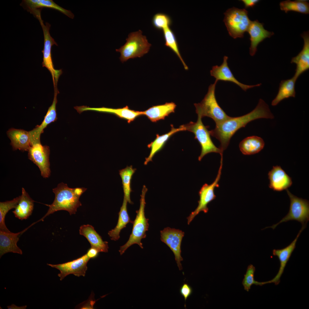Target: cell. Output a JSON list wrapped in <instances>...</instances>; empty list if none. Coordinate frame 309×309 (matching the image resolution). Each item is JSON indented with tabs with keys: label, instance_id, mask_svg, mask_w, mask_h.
Listing matches in <instances>:
<instances>
[{
	"label": "cell",
	"instance_id": "18",
	"mask_svg": "<svg viewBox=\"0 0 309 309\" xmlns=\"http://www.w3.org/2000/svg\"><path fill=\"white\" fill-rule=\"evenodd\" d=\"M269 187L273 190L281 191L286 190L292 185V179L278 165L273 166L268 173Z\"/></svg>",
	"mask_w": 309,
	"mask_h": 309
},
{
	"label": "cell",
	"instance_id": "28",
	"mask_svg": "<svg viewBox=\"0 0 309 309\" xmlns=\"http://www.w3.org/2000/svg\"><path fill=\"white\" fill-rule=\"evenodd\" d=\"M128 201L124 197L122 205L118 213V218L117 224L113 229L109 231L108 234L110 239L116 241L120 238V233L121 231L126 227V225L129 223H133V221L130 220L127 211Z\"/></svg>",
	"mask_w": 309,
	"mask_h": 309
},
{
	"label": "cell",
	"instance_id": "11",
	"mask_svg": "<svg viewBox=\"0 0 309 309\" xmlns=\"http://www.w3.org/2000/svg\"><path fill=\"white\" fill-rule=\"evenodd\" d=\"M184 232L181 230L166 227L161 231V240L166 244L173 252L179 270L182 269L181 262L183 260L181 256V246Z\"/></svg>",
	"mask_w": 309,
	"mask_h": 309
},
{
	"label": "cell",
	"instance_id": "25",
	"mask_svg": "<svg viewBox=\"0 0 309 309\" xmlns=\"http://www.w3.org/2000/svg\"><path fill=\"white\" fill-rule=\"evenodd\" d=\"M7 134L14 150L28 151L31 146L28 131L12 128L7 131Z\"/></svg>",
	"mask_w": 309,
	"mask_h": 309
},
{
	"label": "cell",
	"instance_id": "14",
	"mask_svg": "<svg viewBox=\"0 0 309 309\" xmlns=\"http://www.w3.org/2000/svg\"><path fill=\"white\" fill-rule=\"evenodd\" d=\"M306 227L305 226H302L296 238L289 245L282 249L273 250V255L277 257L280 261V268L278 273L274 277L270 280L263 282L264 285L271 283H274L276 285L279 284L286 264L296 247L298 239L301 233Z\"/></svg>",
	"mask_w": 309,
	"mask_h": 309
},
{
	"label": "cell",
	"instance_id": "15",
	"mask_svg": "<svg viewBox=\"0 0 309 309\" xmlns=\"http://www.w3.org/2000/svg\"><path fill=\"white\" fill-rule=\"evenodd\" d=\"M228 57L224 56L223 62L219 66L216 65L212 67L210 73L211 76L215 79V81L219 80L232 82L237 85L243 90L246 91L248 89L255 87L260 86L261 84L255 85H247L243 84L235 78L228 66L227 63Z\"/></svg>",
	"mask_w": 309,
	"mask_h": 309
},
{
	"label": "cell",
	"instance_id": "34",
	"mask_svg": "<svg viewBox=\"0 0 309 309\" xmlns=\"http://www.w3.org/2000/svg\"><path fill=\"white\" fill-rule=\"evenodd\" d=\"M20 196L11 201L0 202V229L6 232H10L5 223V218L6 214L11 209L15 208L18 203Z\"/></svg>",
	"mask_w": 309,
	"mask_h": 309
},
{
	"label": "cell",
	"instance_id": "5",
	"mask_svg": "<svg viewBox=\"0 0 309 309\" xmlns=\"http://www.w3.org/2000/svg\"><path fill=\"white\" fill-rule=\"evenodd\" d=\"M217 81H215L208 88V92L200 102L195 103L196 112L201 118L208 117L212 119L217 124L228 119V116L218 104L215 96V89Z\"/></svg>",
	"mask_w": 309,
	"mask_h": 309
},
{
	"label": "cell",
	"instance_id": "23",
	"mask_svg": "<svg viewBox=\"0 0 309 309\" xmlns=\"http://www.w3.org/2000/svg\"><path fill=\"white\" fill-rule=\"evenodd\" d=\"M171 130L170 131L162 135H156V137L152 142L149 144L147 146L150 149L148 156L146 158L144 162V165H146L152 161L155 155L161 150L165 146L166 142L173 134L181 131H185L184 125L180 126L179 128H175L173 125H171Z\"/></svg>",
	"mask_w": 309,
	"mask_h": 309
},
{
	"label": "cell",
	"instance_id": "4",
	"mask_svg": "<svg viewBox=\"0 0 309 309\" xmlns=\"http://www.w3.org/2000/svg\"><path fill=\"white\" fill-rule=\"evenodd\" d=\"M126 42L116 52L120 53V61L123 63L130 59L140 58L148 52L151 44L140 30L129 33Z\"/></svg>",
	"mask_w": 309,
	"mask_h": 309
},
{
	"label": "cell",
	"instance_id": "26",
	"mask_svg": "<svg viewBox=\"0 0 309 309\" xmlns=\"http://www.w3.org/2000/svg\"><path fill=\"white\" fill-rule=\"evenodd\" d=\"M176 106L173 102L154 106L142 111V115L146 116L151 122H156L164 119L170 114L174 112Z\"/></svg>",
	"mask_w": 309,
	"mask_h": 309
},
{
	"label": "cell",
	"instance_id": "40",
	"mask_svg": "<svg viewBox=\"0 0 309 309\" xmlns=\"http://www.w3.org/2000/svg\"><path fill=\"white\" fill-rule=\"evenodd\" d=\"M8 309H25L27 307L26 305L22 306H19L14 304H12L11 305L7 306Z\"/></svg>",
	"mask_w": 309,
	"mask_h": 309
},
{
	"label": "cell",
	"instance_id": "3",
	"mask_svg": "<svg viewBox=\"0 0 309 309\" xmlns=\"http://www.w3.org/2000/svg\"><path fill=\"white\" fill-rule=\"evenodd\" d=\"M147 190L146 186L143 185L140 195V207L139 209L136 211V215L133 223L132 233L127 241L120 247L119 251L121 255L128 248L134 244H137L141 248H143L141 240L146 237V232L148 230L149 227L148 219L145 217L144 213L146 204L145 196Z\"/></svg>",
	"mask_w": 309,
	"mask_h": 309
},
{
	"label": "cell",
	"instance_id": "1",
	"mask_svg": "<svg viewBox=\"0 0 309 309\" xmlns=\"http://www.w3.org/2000/svg\"><path fill=\"white\" fill-rule=\"evenodd\" d=\"M274 116L268 105L260 99L255 108L248 113L238 117L230 116L226 120L216 124L215 128L209 131L210 135L220 143L219 148L223 151L227 148L231 137L239 129L244 127L249 122L261 118L272 119Z\"/></svg>",
	"mask_w": 309,
	"mask_h": 309
},
{
	"label": "cell",
	"instance_id": "21",
	"mask_svg": "<svg viewBox=\"0 0 309 309\" xmlns=\"http://www.w3.org/2000/svg\"><path fill=\"white\" fill-rule=\"evenodd\" d=\"M29 227L22 231L13 233L0 230V257L9 252L22 254L21 250L17 246L20 235Z\"/></svg>",
	"mask_w": 309,
	"mask_h": 309
},
{
	"label": "cell",
	"instance_id": "19",
	"mask_svg": "<svg viewBox=\"0 0 309 309\" xmlns=\"http://www.w3.org/2000/svg\"><path fill=\"white\" fill-rule=\"evenodd\" d=\"M21 4L36 17L41 15L40 8L43 7L56 10L72 19L74 17L70 11L61 7L52 0H24L22 1Z\"/></svg>",
	"mask_w": 309,
	"mask_h": 309
},
{
	"label": "cell",
	"instance_id": "37",
	"mask_svg": "<svg viewBox=\"0 0 309 309\" xmlns=\"http://www.w3.org/2000/svg\"><path fill=\"white\" fill-rule=\"evenodd\" d=\"M179 292L181 295L184 298L185 302L187 298L192 294L193 290L188 284L184 283L180 288Z\"/></svg>",
	"mask_w": 309,
	"mask_h": 309
},
{
	"label": "cell",
	"instance_id": "13",
	"mask_svg": "<svg viewBox=\"0 0 309 309\" xmlns=\"http://www.w3.org/2000/svg\"><path fill=\"white\" fill-rule=\"evenodd\" d=\"M90 259L86 254L76 259L64 263L57 264H47V265L60 270V273L58 276L62 281L70 274L78 277L84 276L87 270V264Z\"/></svg>",
	"mask_w": 309,
	"mask_h": 309
},
{
	"label": "cell",
	"instance_id": "17",
	"mask_svg": "<svg viewBox=\"0 0 309 309\" xmlns=\"http://www.w3.org/2000/svg\"><path fill=\"white\" fill-rule=\"evenodd\" d=\"M74 108L80 114L84 111L87 110H92L112 114L120 118L126 120L129 123L134 120L139 116L142 115V111H135L131 109L128 106L122 108H112L103 107L92 108L83 106H76L74 107Z\"/></svg>",
	"mask_w": 309,
	"mask_h": 309
},
{
	"label": "cell",
	"instance_id": "31",
	"mask_svg": "<svg viewBox=\"0 0 309 309\" xmlns=\"http://www.w3.org/2000/svg\"><path fill=\"white\" fill-rule=\"evenodd\" d=\"M136 169L132 166H128L119 171V174L122 181V183L124 193V197L127 200L128 203L132 204L131 200L130 195L132 190L131 187V181L132 177L135 173Z\"/></svg>",
	"mask_w": 309,
	"mask_h": 309
},
{
	"label": "cell",
	"instance_id": "24",
	"mask_svg": "<svg viewBox=\"0 0 309 309\" xmlns=\"http://www.w3.org/2000/svg\"><path fill=\"white\" fill-rule=\"evenodd\" d=\"M79 230L80 234L87 239L91 247L96 248L99 252H108V242L103 241L101 237L92 225L89 224L82 225L80 227Z\"/></svg>",
	"mask_w": 309,
	"mask_h": 309
},
{
	"label": "cell",
	"instance_id": "12",
	"mask_svg": "<svg viewBox=\"0 0 309 309\" xmlns=\"http://www.w3.org/2000/svg\"><path fill=\"white\" fill-rule=\"evenodd\" d=\"M28 151L29 159L38 167L41 176L45 178L49 177L51 173L49 147L37 144L31 146Z\"/></svg>",
	"mask_w": 309,
	"mask_h": 309
},
{
	"label": "cell",
	"instance_id": "32",
	"mask_svg": "<svg viewBox=\"0 0 309 309\" xmlns=\"http://www.w3.org/2000/svg\"><path fill=\"white\" fill-rule=\"evenodd\" d=\"M280 9L286 13L289 11H294L305 14L309 13V4L305 0L283 1L280 3Z\"/></svg>",
	"mask_w": 309,
	"mask_h": 309
},
{
	"label": "cell",
	"instance_id": "22",
	"mask_svg": "<svg viewBox=\"0 0 309 309\" xmlns=\"http://www.w3.org/2000/svg\"><path fill=\"white\" fill-rule=\"evenodd\" d=\"M304 41L302 50L296 56L292 59L291 63L296 65L294 76L298 79L299 76L309 69V34L308 31L305 32L301 35Z\"/></svg>",
	"mask_w": 309,
	"mask_h": 309
},
{
	"label": "cell",
	"instance_id": "36",
	"mask_svg": "<svg viewBox=\"0 0 309 309\" xmlns=\"http://www.w3.org/2000/svg\"><path fill=\"white\" fill-rule=\"evenodd\" d=\"M255 270V267L252 264L249 265L247 267L246 273L244 275L242 284L244 289L248 292L253 285L262 286L264 285L263 282H260L255 281L254 275Z\"/></svg>",
	"mask_w": 309,
	"mask_h": 309
},
{
	"label": "cell",
	"instance_id": "27",
	"mask_svg": "<svg viewBox=\"0 0 309 309\" xmlns=\"http://www.w3.org/2000/svg\"><path fill=\"white\" fill-rule=\"evenodd\" d=\"M34 202L24 188H22L20 200L13 211L15 216L21 220L27 219L31 214Z\"/></svg>",
	"mask_w": 309,
	"mask_h": 309
},
{
	"label": "cell",
	"instance_id": "38",
	"mask_svg": "<svg viewBox=\"0 0 309 309\" xmlns=\"http://www.w3.org/2000/svg\"><path fill=\"white\" fill-rule=\"evenodd\" d=\"M99 251L96 248L91 247L87 251L86 253L90 259H94L96 258L98 256Z\"/></svg>",
	"mask_w": 309,
	"mask_h": 309
},
{
	"label": "cell",
	"instance_id": "9",
	"mask_svg": "<svg viewBox=\"0 0 309 309\" xmlns=\"http://www.w3.org/2000/svg\"><path fill=\"white\" fill-rule=\"evenodd\" d=\"M42 27L44 35V46L42 52L43 54L42 66L45 67L50 72L52 76L54 87L57 85L59 78L62 73L61 70L55 69L53 64L51 54L52 46L58 45L54 39L51 36L49 29L51 25L47 22L45 25L41 18L38 19Z\"/></svg>",
	"mask_w": 309,
	"mask_h": 309
},
{
	"label": "cell",
	"instance_id": "7",
	"mask_svg": "<svg viewBox=\"0 0 309 309\" xmlns=\"http://www.w3.org/2000/svg\"><path fill=\"white\" fill-rule=\"evenodd\" d=\"M202 118L201 116H198L196 122H191L184 125L185 130L193 133L195 138L197 140L201 145V152L198 157L199 161H201L206 155L211 152L219 153L221 158H223V152L213 142L209 131L208 130V126L204 125Z\"/></svg>",
	"mask_w": 309,
	"mask_h": 309
},
{
	"label": "cell",
	"instance_id": "33",
	"mask_svg": "<svg viewBox=\"0 0 309 309\" xmlns=\"http://www.w3.org/2000/svg\"><path fill=\"white\" fill-rule=\"evenodd\" d=\"M163 31L165 40V45L171 49L178 57L183 65L185 69L187 70L188 67L183 60L180 52L178 43L175 34L170 27Z\"/></svg>",
	"mask_w": 309,
	"mask_h": 309
},
{
	"label": "cell",
	"instance_id": "30",
	"mask_svg": "<svg viewBox=\"0 0 309 309\" xmlns=\"http://www.w3.org/2000/svg\"><path fill=\"white\" fill-rule=\"evenodd\" d=\"M265 142L261 138L253 136L247 137L242 140L239 145L243 154L250 155L260 152L264 148Z\"/></svg>",
	"mask_w": 309,
	"mask_h": 309
},
{
	"label": "cell",
	"instance_id": "16",
	"mask_svg": "<svg viewBox=\"0 0 309 309\" xmlns=\"http://www.w3.org/2000/svg\"><path fill=\"white\" fill-rule=\"evenodd\" d=\"M58 93L57 89L54 90V96L52 103L49 108L41 124L32 130L28 131L31 146L41 143L40 140V135L43 132V130L49 124L57 120V117L56 105L57 102V96Z\"/></svg>",
	"mask_w": 309,
	"mask_h": 309
},
{
	"label": "cell",
	"instance_id": "10",
	"mask_svg": "<svg viewBox=\"0 0 309 309\" xmlns=\"http://www.w3.org/2000/svg\"><path fill=\"white\" fill-rule=\"evenodd\" d=\"M222 165L223 161H220L218 173L214 181L210 184H205L200 190L199 192V199L198 201V205L195 210L192 212L187 218L188 225L200 212L203 211L205 213L208 212V205L216 197L214 191L216 187L219 186V182L221 177Z\"/></svg>",
	"mask_w": 309,
	"mask_h": 309
},
{
	"label": "cell",
	"instance_id": "8",
	"mask_svg": "<svg viewBox=\"0 0 309 309\" xmlns=\"http://www.w3.org/2000/svg\"><path fill=\"white\" fill-rule=\"evenodd\" d=\"M286 191L290 201L288 212L278 222L272 226L266 227L263 229L270 228L274 229L281 223L292 220L300 223L302 226H306L307 223L309 220V201L294 195L288 189Z\"/></svg>",
	"mask_w": 309,
	"mask_h": 309
},
{
	"label": "cell",
	"instance_id": "20",
	"mask_svg": "<svg viewBox=\"0 0 309 309\" xmlns=\"http://www.w3.org/2000/svg\"><path fill=\"white\" fill-rule=\"evenodd\" d=\"M247 31L250 35L251 41L249 54L252 56L255 54L258 44L265 39L270 37L274 34L273 32L265 29L263 24L257 20L251 21Z\"/></svg>",
	"mask_w": 309,
	"mask_h": 309
},
{
	"label": "cell",
	"instance_id": "39",
	"mask_svg": "<svg viewBox=\"0 0 309 309\" xmlns=\"http://www.w3.org/2000/svg\"><path fill=\"white\" fill-rule=\"evenodd\" d=\"M241 1L244 3L245 7L247 8L253 7L259 1L258 0H242Z\"/></svg>",
	"mask_w": 309,
	"mask_h": 309
},
{
	"label": "cell",
	"instance_id": "2",
	"mask_svg": "<svg viewBox=\"0 0 309 309\" xmlns=\"http://www.w3.org/2000/svg\"><path fill=\"white\" fill-rule=\"evenodd\" d=\"M87 190L84 187L70 188L66 184L62 182L53 189L55 198L53 203L45 205L49 207L46 214L37 222L42 221L47 216L56 211L65 210L70 215L75 214L77 208L82 205L79 198Z\"/></svg>",
	"mask_w": 309,
	"mask_h": 309
},
{
	"label": "cell",
	"instance_id": "29",
	"mask_svg": "<svg viewBox=\"0 0 309 309\" xmlns=\"http://www.w3.org/2000/svg\"><path fill=\"white\" fill-rule=\"evenodd\" d=\"M297 79L293 76L290 79L280 82L278 94L272 102V106L277 105L284 99L295 97V85Z\"/></svg>",
	"mask_w": 309,
	"mask_h": 309
},
{
	"label": "cell",
	"instance_id": "6",
	"mask_svg": "<svg viewBox=\"0 0 309 309\" xmlns=\"http://www.w3.org/2000/svg\"><path fill=\"white\" fill-rule=\"evenodd\" d=\"M223 19L229 35L234 39L242 38L247 31L251 21L245 9L233 7L224 13Z\"/></svg>",
	"mask_w": 309,
	"mask_h": 309
},
{
	"label": "cell",
	"instance_id": "35",
	"mask_svg": "<svg viewBox=\"0 0 309 309\" xmlns=\"http://www.w3.org/2000/svg\"><path fill=\"white\" fill-rule=\"evenodd\" d=\"M152 24L156 29L163 30L170 27L172 23L170 17L164 13H159L155 14L152 20Z\"/></svg>",
	"mask_w": 309,
	"mask_h": 309
}]
</instances>
